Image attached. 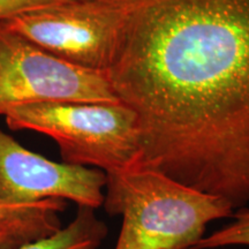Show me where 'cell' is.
<instances>
[{"instance_id": "cell-10", "label": "cell", "mask_w": 249, "mask_h": 249, "mask_svg": "<svg viewBox=\"0 0 249 249\" xmlns=\"http://www.w3.org/2000/svg\"><path fill=\"white\" fill-rule=\"evenodd\" d=\"M71 0H0V22L17 15L54 6Z\"/></svg>"}, {"instance_id": "cell-6", "label": "cell", "mask_w": 249, "mask_h": 249, "mask_svg": "<svg viewBox=\"0 0 249 249\" xmlns=\"http://www.w3.org/2000/svg\"><path fill=\"white\" fill-rule=\"evenodd\" d=\"M105 185L107 174L103 171L48 160L0 128L2 200L13 203L62 200L98 209L104 201Z\"/></svg>"}, {"instance_id": "cell-3", "label": "cell", "mask_w": 249, "mask_h": 249, "mask_svg": "<svg viewBox=\"0 0 249 249\" xmlns=\"http://www.w3.org/2000/svg\"><path fill=\"white\" fill-rule=\"evenodd\" d=\"M12 130H33L52 139L64 163L110 173L141 158L134 112L117 103H44L8 111Z\"/></svg>"}, {"instance_id": "cell-9", "label": "cell", "mask_w": 249, "mask_h": 249, "mask_svg": "<svg viewBox=\"0 0 249 249\" xmlns=\"http://www.w3.org/2000/svg\"><path fill=\"white\" fill-rule=\"evenodd\" d=\"M232 218V222L209 235H204L192 249H216L232 246L249 247V207L235 210Z\"/></svg>"}, {"instance_id": "cell-2", "label": "cell", "mask_w": 249, "mask_h": 249, "mask_svg": "<svg viewBox=\"0 0 249 249\" xmlns=\"http://www.w3.org/2000/svg\"><path fill=\"white\" fill-rule=\"evenodd\" d=\"M107 174L103 205L123 224L114 249H192L213 220L234 209L179 182L141 158Z\"/></svg>"}, {"instance_id": "cell-4", "label": "cell", "mask_w": 249, "mask_h": 249, "mask_svg": "<svg viewBox=\"0 0 249 249\" xmlns=\"http://www.w3.org/2000/svg\"><path fill=\"white\" fill-rule=\"evenodd\" d=\"M117 103L105 74L55 57L0 24V114L44 103Z\"/></svg>"}, {"instance_id": "cell-7", "label": "cell", "mask_w": 249, "mask_h": 249, "mask_svg": "<svg viewBox=\"0 0 249 249\" xmlns=\"http://www.w3.org/2000/svg\"><path fill=\"white\" fill-rule=\"evenodd\" d=\"M66 207L62 200L13 203L0 197V249L17 248L57 232Z\"/></svg>"}, {"instance_id": "cell-1", "label": "cell", "mask_w": 249, "mask_h": 249, "mask_svg": "<svg viewBox=\"0 0 249 249\" xmlns=\"http://www.w3.org/2000/svg\"><path fill=\"white\" fill-rule=\"evenodd\" d=\"M107 75L134 112L141 160L249 207V0H113Z\"/></svg>"}, {"instance_id": "cell-8", "label": "cell", "mask_w": 249, "mask_h": 249, "mask_svg": "<svg viewBox=\"0 0 249 249\" xmlns=\"http://www.w3.org/2000/svg\"><path fill=\"white\" fill-rule=\"evenodd\" d=\"M107 235V224L99 219L96 209L77 207L75 216L67 226L13 249H99Z\"/></svg>"}, {"instance_id": "cell-5", "label": "cell", "mask_w": 249, "mask_h": 249, "mask_svg": "<svg viewBox=\"0 0 249 249\" xmlns=\"http://www.w3.org/2000/svg\"><path fill=\"white\" fill-rule=\"evenodd\" d=\"M0 24L71 65L105 74L116 43L119 12L113 0H71Z\"/></svg>"}]
</instances>
